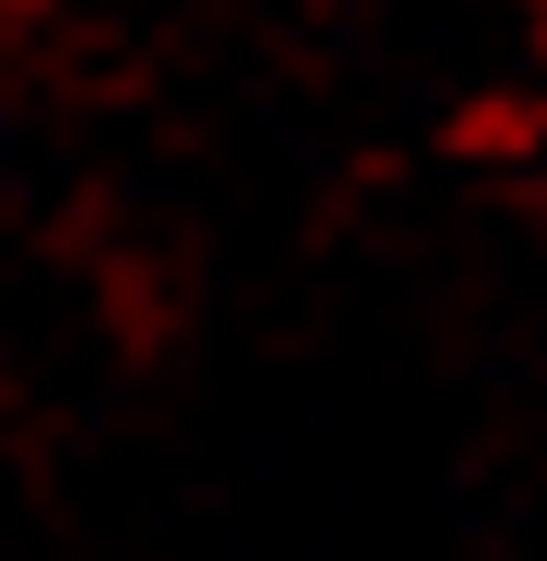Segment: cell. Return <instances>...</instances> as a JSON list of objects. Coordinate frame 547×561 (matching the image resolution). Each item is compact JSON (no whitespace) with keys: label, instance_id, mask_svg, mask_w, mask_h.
<instances>
[]
</instances>
